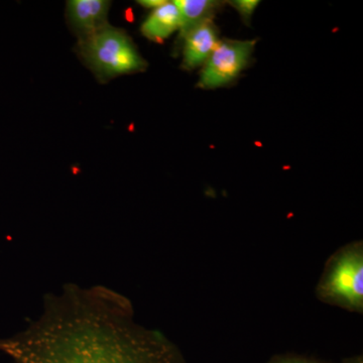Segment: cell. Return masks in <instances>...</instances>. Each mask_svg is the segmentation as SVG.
<instances>
[{"instance_id":"8","label":"cell","mask_w":363,"mask_h":363,"mask_svg":"<svg viewBox=\"0 0 363 363\" xmlns=\"http://www.w3.org/2000/svg\"><path fill=\"white\" fill-rule=\"evenodd\" d=\"M175 4L180 11V37L185 38L196 26L208 21L210 14L214 13L219 2L212 0H176Z\"/></svg>"},{"instance_id":"3","label":"cell","mask_w":363,"mask_h":363,"mask_svg":"<svg viewBox=\"0 0 363 363\" xmlns=\"http://www.w3.org/2000/svg\"><path fill=\"white\" fill-rule=\"evenodd\" d=\"M85 63L99 78H113L145 70V60L123 30L107 25L79 40Z\"/></svg>"},{"instance_id":"5","label":"cell","mask_w":363,"mask_h":363,"mask_svg":"<svg viewBox=\"0 0 363 363\" xmlns=\"http://www.w3.org/2000/svg\"><path fill=\"white\" fill-rule=\"evenodd\" d=\"M111 1L106 0H70L67 2V16L78 33L79 40L98 32L108 25Z\"/></svg>"},{"instance_id":"1","label":"cell","mask_w":363,"mask_h":363,"mask_svg":"<svg viewBox=\"0 0 363 363\" xmlns=\"http://www.w3.org/2000/svg\"><path fill=\"white\" fill-rule=\"evenodd\" d=\"M16 363H186L161 331L135 320L130 298L104 286H64L25 330L0 338Z\"/></svg>"},{"instance_id":"7","label":"cell","mask_w":363,"mask_h":363,"mask_svg":"<svg viewBox=\"0 0 363 363\" xmlns=\"http://www.w3.org/2000/svg\"><path fill=\"white\" fill-rule=\"evenodd\" d=\"M180 25V11L175 2L167 1L164 6L154 9L149 18L143 21L140 30L147 39L161 43L179 30Z\"/></svg>"},{"instance_id":"11","label":"cell","mask_w":363,"mask_h":363,"mask_svg":"<svg viewBox=\"0 0 363 363\" xmlns=\"http://www.w3.org/2000/svg\"><path fill=\"white\" fill-rule=\"evenodd\" d=\"M140 6L147 7V9H156L157 7L164 6L166 4V0H140L138 1Z\"/></svg>"},{"instance_id":"2","label":"cell","mask_w":363,"mask_h":363,"mask_svg":"<svg viewBox=\"0 0 363 363\" xmlns=\"http://www.w3.org/2000/svg\"><path fill=\"white\" fill-rule=\"evenodd\" d=\"M325 304L351 313H363V242L353 241L329 257L316 286Z\"/></svg>"},{"instance_id":"4","label":"cell","mask_w":363,"mask_h":363,"mask_svg":"<svg viewBox=\"0 0 363 363\" xmlns=\"http://www.w3.org/2000/svg\"><path fill=\"white\" fill-rule=\"evenodd\" d=\"M255 42L228 40L217 44L201 72L199 86L214 89L228 84L247 66Z\"/></svg>"},{"instance_id":"9","label":"cell","mask_w":363,"mask_h":363,"mask_svg":"<svg viewBox=\"0 0 363 363\" xmlns=\"http://www.w3.org/2000/svg\"><path fill=\"white\" fill-rule=\"evenodd\" d=\"M267 363H328L316 359V358L304 357L298 354H279L274 355Z\"/></svg>"},{"instance_id":"10","label":"cell","mask_w":363,"mask_h":363,"mask_svg":"<svg viewBox=\"0 0 363 363\" xmlns=\"http://www.w3.org/2000/svg\"><path fill=\"white\" fill-rule=\"evenodd\" d=\"M230 4L231 6L235 7L236 11L245 21H250V16L255 13L259 1V0H236V1H231Z\"/></svg>"},{"instance_id":"12","label":"cell","mask_w":363,"mask_h":363,"mask_svg":"<svg viewBox=\"0 0 363 363\" xmlns=\"http://www.w3.org/2000/svg\"><path fill=\"white\" fill-rule=\"evenodd\" d=\"M341 363H363L362 354L354 355V357L344 358Z\"/></svg>"},{"instance_id":"6","label":"cell","mask_w":363,"mask_h":363,"mask_svg":"<svg viewBox=\"0 0 363 363\" xmlns=\"http://www.w3.org/2000/svg\"><path fill=\"white\" fill-rule=\"evenodd\" d=\"M183 64L186 69H194L206 63L218 40L213 25L205 21L185 35Z\"/></svg>"}]
</instances>
